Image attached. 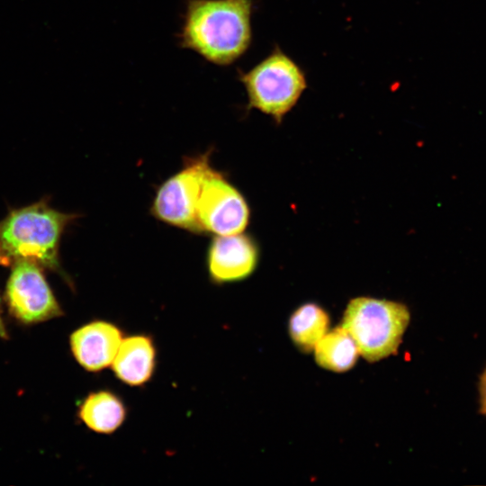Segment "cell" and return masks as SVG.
I'll return each mask as SVG.
<instances>
[{"instance_id":"4fadbf2b","label":"cell","mask_w":486,"mask_h":486,"mask_svg":"<svg viewBox=\"0 0 486 486\" xmlns=\"http://www.w3.org/2000/svg\"><path fill=\"white\" fill-rule=\"evenodd\" d=\"M312 352L318 365L335 373L350 370L360 355L356 342L342 326L328 330Z\"/></svg>"},{"instance_id":"5b68a950","label":"cell","mask_w":486,"mask_h":486,"mask_svg":"<svg viewBox=\"0 0 486 486\" xmlns=\"http://www.w3.org/2000/svg\"><path fill=\"white\" fill-rule=\"evenodd\" d=\"M212 149L186 157L182 168L158 187L150 206L157 220L194 234H201L196 207L205 177L214 169Z\"/></svg>"},{"instance_id":"3957f363","label":"cell","mask_w":486,"mask_h":486,"mask_svg":"<svg viewBox=\"0 0 486 486\" xmlns=\"http://www.w3.org/2000/svg\"><path fill=\"white\" fill-rule=\"evenodd\" d=\"M410 312L399 302L360 296L346 305L341 325L370 363L395 355L410 324Z\"/></svg>"},{"instance_id":"7a4b0ae2","label":"cell","mask_w":486,"mask_h":486,"mask_svg":"<svg viewBox=\"0 0 486 486\" xmlns=\"http://www.w3.org/2000/svg\"><path fill=\"white\" fill-rule=\"evenodd\" d=\"M77 217L53 209L46 200L12 210L0 220V263L12 265L23 259L59 270L62 233Z\"/></svg>"},{"instance_id":"7c38bea8","label":"cell","mask_w":486,"mask_h":486,"mask_svg":"<svg viewBox=\"0 0 486 486\" xmlns=\"http://www.w3.org/2000/svg\"><path fill=\"white\" fill-rule=\"evenodd\" d=\"M329 316L321 306L307 302L291 314L288 333L298 349L309 353L329 330Z\"/></svg>"},{"instance_id":"6da1fadb","label":"cell","mask_w":486,"mask_h":486,"mask_svg":"<svg viewBox=\"0 0 486 486\" xmlns=\"http://www.w3.org/2000/svg\"><path fill=\"white\" fill-rule=\"evenodd\" d=\"M251 12V0H188L181 45L213 64H231L250 45Z\"/></svg>"},{"instance_id":"52a82bcc","label":"cell","mask_w":486,"mask_h":486,"mask_svg":"<svg viewBox=\"0 0 486 486\" xmlns=\"http://www.w3.org/2000/svg\"><path fill=\"white\" fill-rule=\"evenodd\" d=\"M5 300L12 315L24 324L45 321L62 314L41 267L29 260L12 264Z\"/></svg>"},{"instance_id":"8fae6325","label":"cell","mask_w":486,"mask_h":486,"mask_svg":"<svg viewBox=\"0 0 486 486\" xmlns=\"http://www.w3.org/2000/svg\"><path fill=\"white\" fill-rule=\"evenodd\" d=\"M128 407L115 392L103 389L89 393L78 410L80 420L92 431L111 435L126 421Z\"/></svg>"},{"instance_id":"ba28073f","label":"cell","mask_w":486,"mask_h":486,"mask_svg":"<svg viewBox=\"0 0 486 486\" xmlns=\"http://www.w3.org/2000/svg\"><path fill=\"white\" fill-rule=\"evenodd\" d=\"M258 261L259 249L256 240L243 232L215 235L206 252L208 276L216 285L248 278L256 269Z\"/></svg>"},{"instance_id":"5bb4252c","label":"cell","mask_w":486,"mask_h":486,"mask_svg":"<svg viewBox=\"0 0 486 486\" xmlns=\"http://www.w3.org/2000/svg\"><path fill=\"white\" fill-rule=\"evenodd\" d=\"M481 412L486 415V368L484 369L479 383Z\"/></svg>"},{"instance_id":"9c48e42d","label":"cell","mask_w":486,"mask_h":486,"mask_svg":"<svg viewBox=\"0 0 486 486\" xmlns=\"http://www.w3.org/2000/svg\"><path fill=\"white\" fill-rule=\"evenodd\" d=\"M124 333L109 320H94L76 329L70 347L76 362L88 372H101L111 366Z\"/></svg>"},{"instance_id":"8992f818","label":"cell","mask_w":486,"mask_h":486,"mask_svg":"<svg viewBox=\"0 0 486 486\" xmlns=\"http://www.w3.org/2000/svg\"><path fill=\"white\" fill-rule=\"evenodd\" d=\"M196 218L202 235H232L246 230L250 209L238 189L214 168L203 180Z\"/></svg>"},{"instance_id":"30bf717a","label":"cell","mask_w":486,"mask_h":486,"mask_svg":"<svg viewBox=\"0 0 486 486\" xmlns=\"http://www.w3.org/2000/svg\"><path fill=\"white\" fill-rule=\"evenodd\" d=\"M158 364V348L153 337L146 333L124 336L111 364L121 382L140 387L153 378Z\"/></svg>"},{"instance_id":"277c9868","label":"cell","mask_w":486,"mask_h":486,"mask_svg":"<svg viewBox=\"0 0 486 486\" xmlns=\"http://www.w3.org/2000/svg\"><path fill=\"white\" fill-rule=\"evenodd\" d=\"M248 107L272 116L280 122L296 104L306 88V78L300 67L279 49L239 74Z\"/></svg>"},{"instance_id":"9a60e30c","label":"cell","mask_w":486,"mask_h":486,"mask_svg":"<svg viewBox=\"0 0 486 486\" xmlns=\"http://www.w3.org/2000/svg\"><path fill=\"white\" fill-rule=\"evenodd\" d=\"M0 338H7V333L3 322V319L1 317V311H0Z\"/></svg>"}]
</instances>
